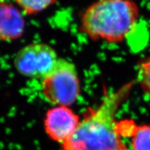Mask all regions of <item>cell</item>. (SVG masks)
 Listing matches in <instances>:
<instances>
[{"mask_svg": "<svg viewBox=\"0 0 150 150\" xmlns=\"http://www.w3.org/2000/svg\"><path fill=\"white\" fill-rule=\"evenodd\" d=\"M136 80L106 93L98 106L84 113L72 136L61 145L62 150H127L118 129L116 114L129 97Z\"/></svg>", "mask_w": 150, "mask_h": 150, "instance_id": "6da1fadb", "label": "cell"}, {"mask_svg": "<svg viewBox=\"0 0 150 150\" xmlns=\"http://www.w3.org/2000/svg\"><path fill=\"white\" fill-rule=\"evenodd\" d=\"M136 82L150 98V54L138 62Z\"/></svg>", "mask_w": 150, "mask_h": 150, "instance_id": "ba28073f", "label": "cell"}, {"mask_svg": "<svg viewBox=\"0 0 150 150\" xmlns=\"http://www.w3.org/2000/svg\"><path fill=\"white\" fill-rule=\"evenodd\" d=\"M140 14L134 0H98L85 11L80 28L93 40L119 43L132 33Z\"/></svg>", "mask_w": 150, "mask_h": 150, "instance_id": "7a4b0ae2", "label": "cell"}, {"mask_svg": "<svg viewBox=\"0 0 150 150\" xmlns=\"http://www.w3.org/2000/svg\"><path fill=\"white\" fill-rule=\"evenodd\" d=\"M58 59L57 54L51 46L35 42L24 47L17 53L14 65L22 76L42 79L51 72Z\"/></svg>", "mask_w": 150, "mask_h": 150, "instance_id": "277c9868", "label": "cell"}, {"mask_svg": "<svg viewBox=\"0 0 150 150\" xmlns=\"http://www.w3.org/2000/svg\"><path fill=\"white\" fill-rule=\"evenodd\" d=\"M27 15H34L54 4L57 0H15Z\"/></svg>", "mask_w": 150, "mask_h": 150, "instance_id": "9c48e42d", "label": "cell"}, {"mask_svg": "<svg viewBox=\"0 0 150 150\" xmlns=\"http://www.w3.org/2000/svg\"><path fill=\"white\" fill-rule=\"evenodd\" d=\"M129 137L133 150H150V125H136Z\"/></svg>", "mask_w": 150, "mask_h": 150, "instance_id": "52a82bcc", "label": "cell"}, {"mask_svg": "<svg viewBox=\"0 0 150 150\" xmlns=\"http://www.w3.org/2000/svg\"><path fill=\"white\" fill-rule=\"evenodd\" d=\"M80 121L79 116L69 106H56L46 112L45 131L50 139L62 145L72 136Z\"/></svg>", "mask_w": 150, "mask_h": 150, "instance_id": "5b68a950", "label": "cell"}, {"mask_svg": "<svg viewBox=\"0 0 150 150\" xmlns=\"http://www.w3.org/2000/svg\"><path fill=\"white\" fill-rule=\"evenodd\" d=\"M41 88L47 101L56 106H70L76 102L81 86L76 66L65 59H59L53 69L42 79Z\"/></svg>", "mask_w": 150, "mask_h": 150, "instance_id": "3957f363", "label": "cell"}, {"mask_svg": "<svg viewBox=\"0 0 150 150\" xmlns=\"http://www.w3.org/2000/svg\"><path fill=\"white\" fill-rule=\"evenodd\" d=\"M25 22L21 13L11 4L0 2V40L11 42L23 35Z\"/></svg>", "mask_w": 150, "mask_h": 150, "instance_id": "8992f818", "label": "cell"}, {"mask_svg": "<svg viewBox=\"0 0 150 150\" xmlns=\"http://www.w3.org/2000/svg\"><path fill=\"white\" fill-rule=\"evenodd\" d=\"M1 0H0V2H1Z\"/></svg>", "mask_w": 150, "mask_h": 150, "instance_id": "30bf717a", "label": "cell"}]
</instances>
